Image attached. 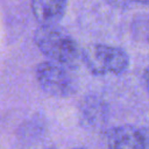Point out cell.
Instances as JSON below:
<instances>
[{
    "label": "cell",
    "instance_id": "cell-1",
    "mask_svg": "<svg viewBox=\"0 0 149 149\" xmlns=\"http://www.w3.org/2000/svg\"><path fill=\"white\" fill-rule=\"evenodd\" d=\"M35 42L40 50L61 64H74L79 58L74 40L58 26H41L35 33Z\"/></svg>",
    "mask_w": 149,
    "mask_h": 149
},
{
    "label": "cell",
    "instance_id": "cell-2",
    "mask_svg": "<svg viewBox=\"0 0 149 149\" xmlns=\"http://www.w3.org/2000/svg\"><path fill=\"white\" fill-rule=\"evenodd\" d=\"M86 66L95 74L120 73L128 66V55L120 48L93 44L83 51Z\"/></svg>",
    "mask_w": 149,
    "mask_h": 149
},
{
    "label": "cell",
    "instance_id": "cell-3",
    "mask_svg": "<svg viewBox=\"0 0 149 149\" xmlns=\"http://www.w3.org/2000/svg\"><path fill=\"white\" fill-rule=\"evenodd\" d=\"M40 86L54 97H69L74 92V83L69 73L59 65L42 63L36 70Z\"/></svg>",
    "mask_w": 149,
    "mask_h": 149
},
{
    "label": "cell",
    "instance_id": "cell-4",
    "mask_svg": "<svg viewBox=\"0 0 149 149\" xmlns=\"http://www.w3.org/2000/svg\"><path fill=\"white\" fill-rule=\"evenodd\" d=\"M109 149H149L148 132L146 128L120 126L109 132Z\"/></svg>",
    "mask_w": 149,
    "mask_h": 149
},
{
    "label": "cell",
    "instance_id": "cell-5",
    "mask_svg": "<svg viewBox=\"0 0 149 149\" xmlns=\"http://www.w3.org/2000/svg\"><path fill=\"white\" fill-rule=\"evenodd\" d=\"M66 0H31V9L41 26H55L64 15Z\"/></svg>",
    "mask_w": 149,
    "mask_h": 149
},
{
    "label": "cell",
    "instance_id": "cell-6",
    "mask_svg": "<svg viewBox=\"0 0 149 149\" xmlns=\"http://www.w3.org/2000/svg\"><path fill=\"white\" fill-rule=\"evenodd\" d=\"M133 1H136V2H140V3H147L148 0H133Z\"/></svg>",
    "mask_w": 149,
    "mask_h": 149
},
{
    "label": "cell",
    "instance_id": "cell-7",
    "mask_svg": "<svg viewBox=\"0 0 149 149\" xmlns=\"http://www.w3.org/2000/svg\"><path fill=\"white\" fill-rule=\"evenodd\" d=\"M76 149H83V148H76Z\"/></svg>",
    "mask_w": 149,
    "mask_h": 149
}]
</instances>
